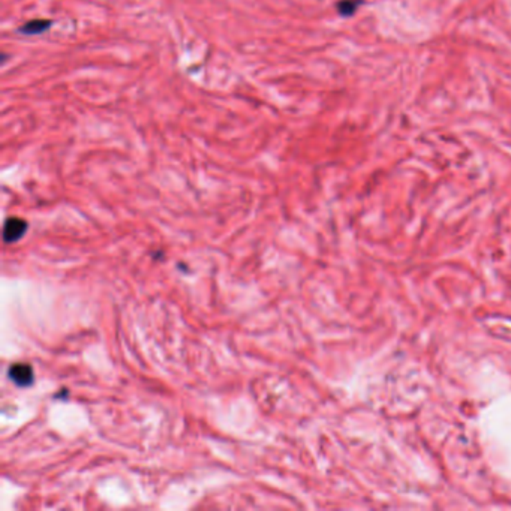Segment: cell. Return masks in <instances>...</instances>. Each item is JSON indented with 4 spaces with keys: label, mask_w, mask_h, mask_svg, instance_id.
Segmentation results:
<instances>
[{
    "label": "cell",
    "mask_w": 511,
    "mask_h": 511,
    "mask_svg": "<svg viewBox=\"0 0 511 511\" xmlns=\"http://www.w3.org/2000/svg\"><path fill=\"white\" fill-rule=\"evenodd\" d=\"M51 26L52 21L48 19H35L21 24L19 28V33L26 35V37H37V35L46 33Z\"/></svg>",
    "instance_id": "obj_2"
},
{
    "label": "cell",
    "mask_w": 511,
    "mask_h": 511,
    "mask_svg": "<svg viewBox=\"0 0 511 511\" xmlns=\"http://www.w3.org/2000/svg\"><path fill=\"white\" fill-rule=\"evenodd\" d=\"M28 230V224L20 218H10L3 226L5 242H17L24 235Z\"/></svg>",
    "instance_id": "obj_1"
},
{
    "label": "cell",
    "mask_w": 511,
    "mask_h": 511,
    "mask_svg": "<svg viewBox=\"0 0 511 511\" xmlns=\"http://www.w3.org/2000/svg\"><path fill=\"white\" fill-rule=\"evenodd\" d=\"M365 5V0H339L336 3V11L343 19H349L354 15L360 6Z\"/></svg>",
    "instance_id": "obj_4"
},
{
    "label": "cell",
    "mask_w": 511,
    "mask_h": 511,
    "mask_svg": "<svg viewBox=\"0 0 511 511\" xmlns=\"http://www.w3.org/2000/svg\"><path fill=\"white\" fill-rule=\"evenodd\" d=\"M10 376L17 385H21V387L29 385L33 381V372H32L30 366H28V365H14V366H11Z\"/></svg>",
    "instance_id": "obj_3"
}]
</instances>
